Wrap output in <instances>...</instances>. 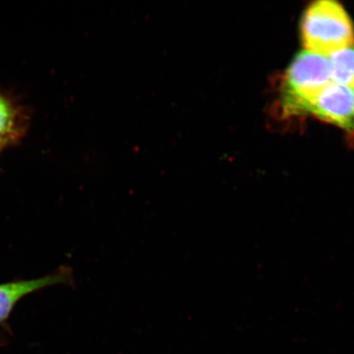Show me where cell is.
<instances>
[{"label": "cell", "mask_w": 354, "mask_h": 354, "mask_svg": "<svg viewBox=\"0 0 354 354\" xmlns=\"http://www.w3.org/2000/svg\"><path fill=\"white\" fill-rule=\"evenodd\" d=\"M308 113L354 136V88L331 82L314 100Z\"/></svg>", "instance_id": "3"}, {"label": "cell", "mask_w": 354, "mask_h": 354, "mask_svg": "<svg viewBox=\"0 0 354 354\" xmlns=\"http://www.w3.org/2000/svg\"><path fill=\"white\" fill-rule=\"evenodd\" d=\"M306 50L322 56L354 46V29L347 12L338 3L321 0L305 12L301 26Z\"/></svg>", "instance_id": "1"}, {"label": "cell", "mask_w": 354, "mask_h": 354, "mask_svg": "<svg viewBox=\"0 0 354 354\" xmlns=\"http://www.w3.org/2000/svg\"><path fill=\"white\" fill-rule=\"evenodd\" d=\"M10 147H11L10 144H8L6 141L0 140V154H1L4 150Z\"/></svg>", "instance_id": "7"}, {"label": "cell", "mask_w": 354, "mask_h": 354, "mask_svg": "<svg viewBox=\"0 0 354 354\" xmlns=\"http://www.w3.org/2000/svg\"><path fill=\"white\" fill-rule=\"evenodd\" d=\"M30 112L12 93L0 88V140L19 145L30 126Z\"/></svg>", "instance_id": "5"}, {"label": "cell", "mask_w": 354, "mask_h": 354, "mask_svg": "<svg viewBox=\"0 0 354 354\" xmlns=\"http://www.w3.org/2000/svg\"><path fill=\"white\" fill-rule=\"evenodd\" d=\"M73 283V270L62 267L46 277L0 284V324L6 323L17 304L26 296L48 287L72 286Z\"/></svg>", "instance_id": "4"}, {"label": "cell", "mask_w": 354, "mask_h": 354, "mask_svg": "<svg viewBox=\"0 0 354 354\" xmlns=\"http://www.w3.org/2000/svg\"><path fill=\"white\" fill-rule=\"evenodd\" d=\"M328 60L331 82L354 88V46L334 53Z\"/></svg>", "instance_id": "6"}, {"label": "cell", "mask_w": 354, "mask_h": 354, "mask_svg": "<svg viewBox=\"0 0 354 354\" xmlns=\"http://www.w3.org/2000/svg\"><path fill=\"white\" fill-rule=\"evenodd\" d=\"M330 83L328 57L306 50L299 53L283 81V112L288 116L308 113L310 106Z\"/></svg>", "instance_id": "2"}]
</instances>
